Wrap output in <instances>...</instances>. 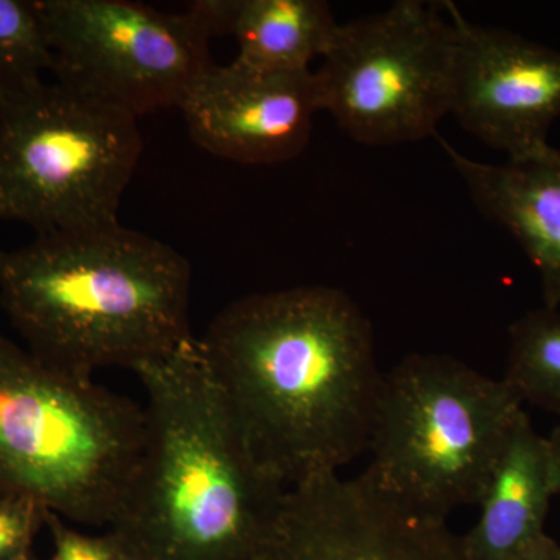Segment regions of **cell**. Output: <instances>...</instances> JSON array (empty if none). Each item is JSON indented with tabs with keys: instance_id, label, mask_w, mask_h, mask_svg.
Segmentation results:
<instances>
[{
	"instance_id": "cell-1",
	"label": "cell",
	"mask_w": 560,
	"mask_h": 560,
	"mask_svg": "<svg viewBox=\"0 0 560 560\" xmlns=\"http://www.w3.org/2000/svg\"><path fill=\"white\" fill-rule=\"evenodd\" d=\"M198 341L250 455L285 488L366 452L383 372L371 320L345 291L249 294Z\"/></svg>"
},
{
	"instance_id": "cell-2",
	"label": "cell",
	"mask_w": 560,
	"mask_h": 560,
	"mask_svg": "<svg viewBox=\"0 0 560 560\" xmlns=\"http://www.w3.org/2000/svg\"><path fill=\"white\" fill-rule=\"evenodd\" d=\"M190 289L183 254L119 221L0 249V305L25 349L84 381L190 341Z\"/></svg>"
},
{
	"instance_id": "cell-3",
	"label": "cell",
	"mask_w": 560,
	"mask_h": 560,
	"mask_svg": "<svg viewBox=\"0 0 560 560\" xmlns=\"http://www.w3.org/2000/svg\"><path fill=\"white\" fill-rule=\"evenodd\" d=\"M147 444L109 526L132 560H245L287 489L250 455L191 338L138 371Z\"/></svg>"
},
{
	"instance_id": "cell-4",
	"label": "cell",
	"mask_w": 560,
	"mask_h": 560,
	"mask_svg": "<svg viewBox=\"0 0 560 560\" xmlns=\"http://www.w3.org/2000/svg\"><path fill=\"white\" fill-rule=\"evenodd\" d=\"M147 444L145 410L0 337V493L81 525L119 517Z\"/></svg>"
},
{
	"instance_id": "cell-5",
	"label": "cell",
	"mask_w": 560,
	"mask_h": 560,
	"mask_svg": "<svg viewBox=\"0 0 560 560\" xmlns=\"http://www.w3.org/2000/svg\"><path fill=\"white\" fill-rule=\"evenodd\" d=\"M522 401L506 382L438 353H411L385 372L363 475L405 510L447 522L477 506Z\"/></svg>"
},
{
	"instance_id": "cell-6",
	"label": "cell",
	"mask_w": 560,
	"mask_h": 560,
	"mask_svg": "<svg viewBox=\"0 0 560 560\" xmlns=\"http://www.w3.org/2000/svg\"><path fill=\"white\" fill-rule=\"evenodd\" d=\"M142 147L138 117L43 81L0 106V221L36 235L117 223Z\"/></svg>"
},
{
	"instance_id": "cell-7",
	"label": "cell",
	"mask_w": 560,
	"mask_h": 560,
	"mask_svg": "<svg viewBox=\"0 0 560 560\" xmlns=\"http://www.w3.org/2000/svg\"><path fill=\"white\" fill-rule=\"evenodd\" d=\"M456 40L452 2L399 0L340 24L313 70L319 110L361 145H401L436 135L451 114Z\"/></svg>"
},
{
	"instance_id": "cell-8",
	"label": "cell",
	"mask_w": 560,
	"mask_h": 560,
	"mask_svg": "<svg viewBox=\"0 0 560 560\" xmlns=\"http://www.w3.org/2000/svg\"><path fill=\"white\" fill-rule=\"evenodd\" d=\"M55 80L140 117L178 108L213 65L197 16L136 0H36Z\"/></svg>"
},
{
	"instance_id": "cell-9",
	"label": "cell",
	"mask_w": 560,
	"mask_h": 560,
	"mask_svg": "<svg viewBox=\"0 0 560 560\" xmlns=\"http://www.w3.org/2000/svg\"><path fill=\"white\" fill-rule=\"evenodd\" d=\"M245 560H469L447 522L405 510L363 475H319L287 489Z\"/></svg>"
},
{
	"instance_id": "cell-10",
	"label": "cell",
	"mask_w": 560,
	"mask_h": 560,
	"mask_svg": "<svg viewBox=\"0 0 560 560\" xmlns=\"http://www.w3.org/2000/svg\"><path fill=\"white\" fill-rule=\"evenodd\" d=\"M451 114L485 145L522 161L550 149L560 119V50L503 28L471 24L453 5Z\"/></svg>"
},
{
	"instance_id": "cell-11",
	"label": "cell",
	"mask_w": 560,
	"mask_h": 560,
	"mask_svg": "<svg viewBox=\"0 0 560 560\" xmlns=\"http://www.w3.org/2000/svg\"><path fill=\"white\" fill-rule=\"evenodd\" d=\"M191 140L238 164H279L300 156L319 113L312 72H279L238 60L212 66L179 106Z\"/></svg>"
},
{
	"instance_id": "cell-12",
	"label": "cell",
	"mask_w": 560,
	"mask_h": 560,
	"mask_svg": "<svg viewBox=\"0 0 560 560\" xmlns=\"http://www.w3.org/2000/svg\"><path fill=\"white\" fill-rule=\"evenodd\" d=\"M442 149L469 190L475 208L521 245L539 272L544 305L560 307V151L489 164Z\"/></svg>"
},
{
	"instance_id": "cell-13",
	"label": "cell",
	"mask_w": 560,
	"mask_h": 560,
	"mask_svg": "<svg viewBox=\"0 0 560 560\" xmlns=\"http://www.w3.org/2000/svg\"><path fill=\"white\" fill-rule=\"evenodd\" d=\"M558 495L550 442L523 411L493 464L477 506L480 517L460 537L469 560H518L547 539L545 522Z\"/></svg>"
},
{
	"instance_id": "cell-14",
	"label": "cell",
	"mask_w": 560,
	"mask_h": 560,
	"mask_svg": "<svg viewBox=\"0 0 560 560\" xmlns=\"http://www.w3.org/2000/svg\"><path fill=\"white\" fill-rule=\"evenodd\" d=\"M187 10L212 38L235 39V60L279 72H312L340 28L326 0H195Z\"/></svg>"
},
{
	"instance_id": "cell-15",
	"label": "cell",
	"mask_w": 560,
	"mask_h": 560,
	"mask_svg": "<svg viewBox=\"0 0 560 560\" xmlns=\"http://www.w3.org/2000/svg\"><path fill=\"white\" fill-rule=\"evenodd\" d=\"M503 381L522 405L560 418V307L544 305L511 324Z\"/></svg>"
},
{
	"instance_id": "cell-16",
	"label": "cell",
	"mask_w": 560,
	"mask_h": 560,
	"mask_svg": "<svg viewBox=\"0 0 560 560\" xmlns=\"http://www.w3.org/2000/svg\"><path fill=\"white\" fill-rule=\"evenodd\" d=\"M51 54L36 0H0V106L43 83Z\"/></svg>"
},
{
	"instance_id": "cell-17",
	"label": "cell",
	"mask_w": 560,
	"mask_h": 560,
	"mask_svg": "<svg viewBox=\"0 0 560 560\" xmlns=\"http://www.w3.org/2000/svg\"><path fill=\"white\" fill-rule=\"evenodd\" d=\"M46 514L35 501L0 493V560L27 555L36 534L46 526Z\"/></svg>"
},
{
	"instance_id": "cell-18",
	"label": "cell",
	"mask_w": 560,
	"mask_h": 560,
	"mask_svg": "<svg viewBox=\"0 0 560 560\" xmlns=\"http://www.w3.org/2000/svg\"><path fill=\"white\" fill-rule=\"evenodd\" d=\"M46 526L54 541V560H132L113 530L90 536L70 528L66 521L47 511Z\"/></svg>"
},
{
	"instance_id": "cell-19",
	"label": "cell",
	"mask_w": 560,
	"mask_h": 560,
	"mask_svg": "<svg viewBox=\"0 0 560 560\" xmlns=\"http://www.w3.org/2000/svg\"><path fill=\"white\" fill-rule=\"evenodd\" d=\"M518 560H560V544L548 536Z\"/></svg>"
},
{
	"instance_id": "cell-20",
	"label": "cell",
	"mask_w": 560,
	"mask_h": 560,
	"mask_svg": "<svg viewBox=\"0 0 560 560\" xmlns=\"http://www.w3.org/2000/svg\"><path fill=\"white\" fill-rule=\"evenodd\" d=\"M548 442H550L552 464H555L556 489L560 495V423L548 436Z\"/></svg>"
},
{
	"instance_id": "cell-21",
	"label": "cell",
	"mask_w": 560,
	"mask_h": 560,
	"mask_svg": "<svg viewBox=\"0 0 560 560\" xmlns=\"http://www.w3.org/2000/svg\"><path fill=\"white\" fill-rule=\"evenodd\" d=\"M13 560H35V559H32L31 555H28V552H27V555H22V556H20V558H16Z\"/></svg>"
}]
</instances>
